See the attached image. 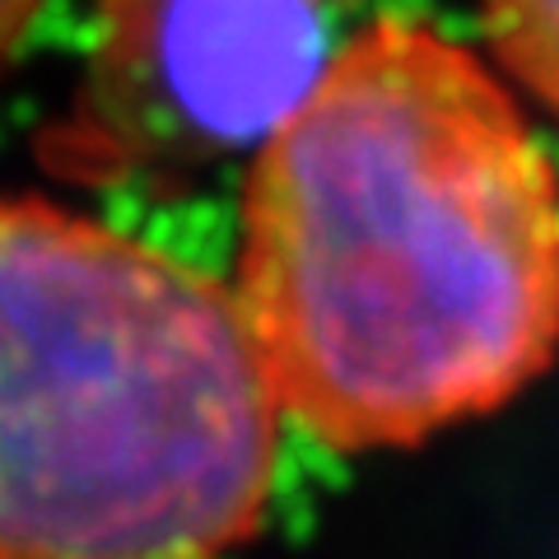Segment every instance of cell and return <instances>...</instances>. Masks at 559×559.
Segmentation results:
<instances>
[{
  "mask_svg": "<svg viewBox=\"0 0 559 559\" xmlns=\"http://www.w3.org/2000/svg\"><path fill=\"white\" fill-rule=\"evenodd\" d=\"M229 289L312 443L419 448L555 369L559 168L476 51L382 14L257 135Z\"/></svg>",
  "mask_w": 559,
  "mask_h": 559,
  "instance_id": "6da1fadb",
  "label": "cell"
},
{
  "mask_svg": "<svg viewBox=\"0 0 559 559\" xmlns=\"http://www.w3.org/2000/svg\"><path fill=\"white\" fill-rule=\"evenodd\" d=\"M499 66L559 127V0H480Z\"/></svg>",
  "mask_w": 559,
  "mask_h": 559,
  "instance_id": "277c9868",
  "label": "cell"
},
{
  "mask_svg": "<svg viewBox=\"0 0 559 559\" xmlns=\"http://www.w3.org/2000/svg\"><path fill=\"white\" fill-rule=\"evenodd\" d=\"M47 0H0V61L28 38L33 20L43 14Z\"/></svg>",
  "mask_w": 559,
  "mask_h": 559,
  "instance_id": "5b68a950",
  "label": "cell"
},
{
  "mask_svg": "<svg viewBox=\"0 0 559 559\" xmlns=\"http://www.w3.org/2000/svg\"><path fill=\"white\" fill-rule=\"evenodd\" d=\"M331 0H94V94L131 145L238 150L326 61Z\"/></svg>",
  "mask_w": 559,
  "mask_h": 559,
  "instance_id": "3957f363",
  "label": "cell"
},
{
  "mask_svg": "<svg viewBox=\"0 0 559 559\" xmlns=\"http://www.w3.org/2000/svg\"><path fill=\"white\" fill-rule=\"evenodd\" d=\"M280 419L229 285L0 191V559H234Z\"/></svg>",
  "mask_w": 559,
  "mask_h": 559,
  "instance_id": "7a4b0ae2",
  "label": "cell"
}]
</instances>
